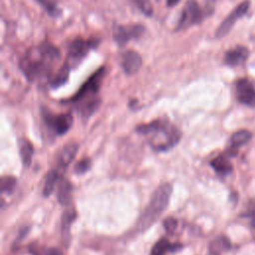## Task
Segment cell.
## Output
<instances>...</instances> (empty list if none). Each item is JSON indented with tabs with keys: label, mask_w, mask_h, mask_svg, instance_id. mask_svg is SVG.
Returning <instances> with one entry per match:
<instances>
[{
	"label": "cell",
	"mask_w": 255,
	"mask_h": 255,
	"mask_svg": "<svg viewBox=\"0 0 255 255\" xmlns=\"http://www.w3.org/2000/svg\"><path fill=\"white\" fill-rule=\"evenodd\" d=\"M60 59L59 49L49 42H43L27 51L20 61V68L29 82H35L48 77Z\"/></svg>",
	"instance_id": "cell-1"
},
{
	"label": "cell",
	"mask_w": 255,
	"mask_h": 255,
	"mask_svg": "<svg viewBox=\"0 0 255 255\" xmlns=\"http://www.w3.org/2000/svg\"><path fill=\"white\" fill-rule=\"evenodd\" d=\"M136 132L144 135L148 144L155 151H166L174 147L180 140L179 129L168 120L157 119L136 128Z\"/></svg>",
	"instance_id": "cell-2"
},
{
	"label": "cell",
	"mask_w": 255,
	"mask_h": 255,
	"mask_svg": "<svg viewBox=\"0 0 255 255\" xmlns=\"http://www.w3.org/2000/svg\"><path fill=\"white\" fill-rule=\"evenodd\" d=\"M172 193V185L170 183L160 184L152 193L151 198L141 213L135 225L137 232H144L161 216L167 208Z\"/></svg>",
	"instance_id": "cell-3"
},
{
	"label": "cell",
	"mask_w": 255,
	"mask_h": 255,
	"mask_svg": "<svg viewBox=\"0 0 255 255\" xmlns=\"http://www.w3.org/2000/svg\"><path fill=\"white\" fill-rule=\"evenodd\" d=\"M106 75V68L102 67L97 70L79 89V91L71 97L69 100L65 101V103L75 104L77 106V110H85L92 109L97 106H100L101 100L97 97L103 79Z\"/></svg>",
	"instance_id": "cell-4"
},
{
	"label": "cell",
	"mask_w": 255,
	"mask_h": 255,
	"mask_svg": "<svg viewBox=\"0 0 255 255\" xmlns=\"http://www.w3.org/2000/svg\"><path fill=\"white\" fill-rule=\"evenodd\" d=\"M98 41L96 40H83L77 39L74 40L68 48V56L65 64L70 68H76L88 55L91 49L96 48Z\"/></svg>",
	"instance_id": "cell-5"
},
{
	"label": "cell",
	"mask_w": 255,
	"mask_h": 255,
	"mask_svg": "<svg viewBox=\"0 0 255 255\" xmlns=\"http://www.w3.org/2000/svg\"><path fill=\"white\" fill-rule=\"evenodd\" d=\"M42 117L47 127L57 135L65 134L73 125V116L70 113L54 115L49 110H42Z\"/></svg>",
	"instance_id": "cell-6"
},
{
	"label": "cell",
	"mask_w": 255,
	"mask_h": 255,
	"mask_svg": "<svg viewBox=\"0 0 255 255\" xmlns=\"http://www.w3.org/2000/svg\"><path fill=\"white\" fill-rule=\"evenodd\" d=\"M202 18L203 13L196 0H187L181 11L176 31L185 30L192 25L200 23Z\"/></svg>",
	"instance_id": "cell-7"
},
{
	"label": "cell",
	"mask_w": 255,
	"mask_h": 255,
	"mask_svg": "<svg viewBox=\"0 0 255 255\" xmlns=\"http://www.w3.org/2000/svg\"><path fill=\"white\" fill-rule=\"evenodd\" d=\"M249 7H250V1L248 0H245L241 2L238 6H236V8L222 21L220 26L217 28L215 33L216 37L222 38L225 35H227L229 31L232 29V27L234 26V24L247 13Z\"/></svg>",
	"instance_id": "cell-8"
},
{
	"label": "cell",
	"mask_w": 255,
	"mask_h": 255,
	"mask_svg": "<svg viewBox=\"0 0 255 255\" xmlns=\"http://www.w3.org/2000/svg\"><path fill=\"white\" fill-rule=\"evenodd\" d=\"M144 31L143 26L139 24H131V25H120L114 28V39L120 45L124 46L130 40L138 39Z\"/></svg>",
	"instance_id": "cell-9"
},
{
	"label": "cell",
	"mask_w": 255,
	"mask_h": 255,
	"mask_svg": "<svg viewBox=\"0 0 255 255\" xmlns=\"http://www.w3.org/2000/svg\"><path fill=\"white\" fill-rule=\"evenodd\" d=\"M237 100L248 107L255 108V88L247 79H241L236 83Z\"/></svg>",
	"instance_id": "cell-10"
},
{
	"label": "cell",
	"mask_w": 255,
	"mask_h": 255,
	"mask_svg": "<svg viewBox=\"0 0 255 255\" xmlns=\"http://www.w3.org/2000/svg\"><path fill=\"white\" fill-rule=\"evenodd\" d=\"M77 151H78V144L74 141H70L63 146L57 159V168H56V170L61 175L65 172L67 167L73 161Z\"/></svg>",
	"instance_id": "cell-11"
},
{
	"label": "cell",
	"mask_w": 255,
	"mask_h": 255,
	"mask_svg": "<svg viewBox=\"0 0 255 255\" xmlns=\"http://www.w3.org/2000/svg\"><path fill=\"white\" fill-rule=\"evenodd\" d=\"M141 57L135 51L128 50L122 55L121 66L127 75L135 74L141 67Z\"/></svg>",
	"instance_id": "cell-12"
},
{
	"label": "cell",
	"mask_w": 255,
	"mask_h": 255,
	"mask_svg": "<svg viewBox=\"0 0 255 255\" xmlns=\"http://www.w3.org/2000/svg\"><path fill=\"white\" fill-rule=\"evenodd\" d=\"M77 216L74 205L71 203L65 205V210L62 215V237L66 246L69 245L71 240V226Z\"/></svg>",
	"instance_id": "cell-13"
},
{
	"label": "cell",
	"mask_w": 255,
	"mask_h": 255,
	"mask_svg": "<svg viewBox=\"0 0 255 255\" xmlns=\"http://www.w3.org/2000/svg\"><path fill=\"white\" fill-rule=\"evenodd\" d=\"M249 56V51L246 47L237 46L229 50L224 57V63L230 67H237L245 63Z\"/></svg>",
	"instance_id": "cell-14"
},
{
	"label": "cell",
	"mask_w": 255,
	"mask_h": 255,
	"mask_svg": "<svg viewBox=\"0 0 255 255\" xmlns=\"http://www.w3.org/2000/svg\"><path fill=\"white\" fill-rule=\"evenodd\" d=\"M252 137V133L247 129H241L234 132L230 137V145L226 151L227 156H236L239 147L247 143Z\"/></svg>",
	"instance_id": "cell-15"
},
{
	"label": "cell",
	"mask_w": 255,
	"mask_h": 255,
	"mask_svg": "<svg viewBox=\"0 0 255 255\" xmlns=\"http://www.w3.org/2000/svg\"><path fill=\"white\" fill-rule=\"evenodd\" d=\"M182 247L179 243H171L168 239L161 238L151 248L150 255H165L166 253L176 252Z\"/></svg>",
	"instance_id": "cell-16"
},
{
	"label": "cell",
	"mask_w": 255,
	"mask_h": 255,
	"mask_svg": "<svg viewBox=\"0 0 255 255\" xmlns=\"http://www.w3.org/2000/svg\"><path fill=\"white\" fill-rule=\"evenodd\" d=\"M211 167L215 170V172L220 176H226L231 173L233 166L228 160V156L221 154L216 157H214L210 161Z\"/></svg>",
	"instance_id": "cell-17"
},
{
	"label": "cell",
	"mask_w": 255,
	"mask_h": 255,
	"mask_svg": "<svg viewBox=\"0 0 255 255\" xmlns=\"http://www.w3.org/2000/svg\"><path fill=\"white\" fill-rule=\"evenodd\" d=\"M19 152L22 163L24 166L28 167L31 163L32 156L34 153L33 144L26 138H22L19 140Z\"/></svg>",
	"instance_id": "cell-18"
},
{
	"label": "cell",
	"mask_w": 255,
	"mask_h": 255,
	"mask_svg": "<svg viewBox=\"0 0 255 255\" xmlns=\"http://www.w3.org/2000/svg\"><path fill=\"white\" fill-rule=\"evenodd\" d=\"M71 195H72V184L65 178H62L59 183L57 197L59 202L62 205H67L71 203Z\"/></svg>",
	"instance_id": "cell-19"
},
{
	"label": "cell",
	"mask_w": 255,
	"mask_h": 255,
	"mask_svg": "<svg viewBox=\"0 0 255 255\" xmlns=\"http://www.w3.org/2000/svg\"><path fill=\"white\" fill-rule=\"evenodd\" d=\"M231 248L230 241L225 236H218L213 241H211L209 245V253L220 255L221 252L227 251Z\"/></svg>",
	"instance_id": "cell-20"
},
{
	"label": "cell",
	"mask_w": 255,
	"mask_h": 255,
	"mask_svg": "<svg viewBox=\"0 0 255 255\" xmlns=\"http://www.w3.org/2000/svg\"><path fill=\"white\" fill-rule=\"evenodd\" d=\"M60 176H61V174L56 169H52L48 172L46 179H45L44 187H43V195L45 197H48L52 194Z\"/></svg>",
	"instance_id": "cell-21"
},
{
	"label": "cell",
	"mask_w": 255,
	"mask_h": 255,
	"mask_svg": "<svg viewBox=\"0 0 255 255\" xmlns=\"http://www.w3.org/2000/svg\"><path fill=\"white\" fill-rule=\"evenodd\" d=\"M70 68L66 65V64H64L59 70H58V72L53 76V77H51V79H50V86L52 87V88H59V87H61L62 85H64L66 82H67V80H68V78H69V73H70Z\"/></svg>",
	"instance_id": "cell-22"
},
{
	"label": "cell",
	"mask_w": 255,
	"mask_h": 255,
	"mask_svg": "<svg viewBox=\"0 0 255 255\" xmlns=\"http://www.w3.org/2000/svg\"><path fill=\"white\" fill-rule=\"evenodd\" d=\"M45 10L53 17H57L61 14V10L58 8L56 0H36Z\"/></svg>",
	"instance_id": "cell-23"
},
{
	"label": "cell",
	"mask_w": 255,
	"mask_h": 255,
	"mask_svg": "<svg viewBox=\"0 0 255 255\" xmlns=\"http://www.w3.org/2000/svg\"><path fill=\"white\" fill-rule=\"evenodd\" d=\"M128 1L132 3L146 17L152 16L153 8L148 0H128Z\"/></svg>",
	"instance_id": "cell-24"
},
{
	"label": "cell",
	"mask_w": 255,
	"mask_h": 255,
	"mask_svg": "<svg viewBox=\"0 0 255 255\" xmlns=\"http://www.w3.org/2000/svg\"><path fill=\"white\" fill-rule=\"evenodd\" d=\"M16 178L13 176H3L1 178V192L11 193L16 186Z\"/></svg>",
	"instance_id": "cell-25"
},
{
	"label": "cell",
	"mask_w": 255,
	"mask_h": 255,
	"mask_svg": "<svg viewBox=\"0 0 255 255\" xmlns=\"http://www.w3.org/2000/svg\"><path fill=\"white\" fill-rule=\"evenodd\" d=\"M91 165H92V161H91L90 158H87V157H86V158H83L82 160H80V161L76 164V166H75V171H76V173H78V174H83V173L87 172V171L90 169Z\"/></svg>",
	"instance_id": "cell-26"
},
{
	"label": "cell",
	"mask_w": 255,
	"mask_h": 255,
	"mask_svg": "<svg viewBox=\"0 0 255 255\" xmlns=\"http://www.w3.org/2000/svg\"><path fill=\"white\" fill-rule=\"evenodd\" d=\"M163 225H164V227H165V230H166L168 233H172V232L175 230V228H176L177 222H176V220H175L174 218L169 217V218H167V219L164 220Z\"/></svg>",
	"instance_id": "cell-27"
},
{
	"label": "cell",
	"mask_w": 255,
	"mask_h": 255,
	"mask_svg": "<svg viewBox=\"0 0 255 255\" xmlns=\"http://www.w3.org/2000/svg\"><path fill=\"white\" fill-rule=\"evenodd\" d=\"M216 2H217V0H204L205 10H206L207 14H211L213 12Z\"/></svg>",
	"instance_id": "cell-28"
},
{
	"label": "cell",
	"mask_w": 255,
	"mask_h": 255,
	"mask_svg": "<svg viewBox=\"0 0 255 255\" xmlns=\"http://www.w3.org/2000/svg\"><path fill=\"white\" fill-rule=\"evenodd\" d=\"M36 255H63V253L58 248H48L42 254H36Z\"/></svg>",
	"instance_id": "cell-29"
},
{
	"label": "cell",
	"mask_w": 255,
	"mask_h": 255,
	"mask_svg": "<svg viewBox=\"0 0 255 255\" xmlns=\"http://www.w3.org/2000/svg\"><path fill=\"white\" fill-rule=\"evenodd\" d=\"M180 2V0H166V5L168 7H173L175 5H177Z\"/></svg>",
	"instance_id": "cell-30"
},
{
	"label": "cell",
	"mask_w": 255,
	"mask_h": 255,
	"mask_svg": "<svg viewBox=\"0 0 255 255\" xmlns=\"http://www.w3.org/2000/svg\"><path fill=\"white\" fill-rule=\"evenodd\" d=\"M252 225L255 228V212L252 214Z\"/></svg>",
	"instance_id": "cell-31"
},
{
	"label": "cell",
	"mask_w": 255,
	"mask_h": 255,
	"mask_svg": "<svg viewBox=\"0 0 255 255\" xmlns=\"http://www.w3.org/2000/svg\"><path fill=\"white\" fill-rule=\"evenodd\" d=\"M208 255H215V254H212V253H209Z\"/></svg>",
	"instance_id": "cell-32"
}]
</instances>
